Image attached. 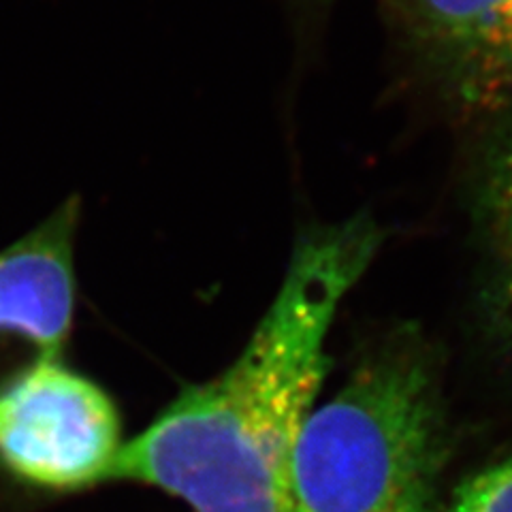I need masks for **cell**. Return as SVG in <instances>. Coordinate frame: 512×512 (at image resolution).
I'll use <instances>...</instances> for the list:
<instances>
[{
	"label": "cell",
	"mask_w": 512,
	"mask_h": 512,
	"mask_svg": "<svg viewBox=\"0 0 512 512\" xmlns=\"http://www.w3.org/2000/svg\"><path fill=\"white\" fill-rule=\"evenodd\" d=\"M451 512H512V459L472 478Z\"/></svg>",
	"instance_id": "obj_7"
},
{
	"label": "cell",
	"mask_w": 512,
	"mask_h": 512,
	"mask_svg": "<svg viewBox=\"0 0 512 512\" xmlns=\"http://www.w3.org/2000/svg\"><path fill=\"white\" fill-rule=\"evenodd\" d=\"M474 220L512 306V114L493 124L478 146L470 173Z\"/></svg>",
	"instance_id": "obj_6"
},
{
	"label": "cell",
	"mask_w": 512,
	"mask_h": 512,
	"mask_svg": "<svg viewBox=\"0 0 512 512\" xmlns=\"http://www.w3.org/2000/svg\"><path fill=\"white\" fill-rule=\"evenodd\" d=\"M122 444L109 395L62 361L0 397V463L30 485L75 491L111 480Z\"/></svg>",
	"instance_id": "obj_3"
},
{
	"label": "cell",
	"mask_w": 512,
	"mask_h": 512,
	"mask_svg": "<svg viewBox=\"0 0 512 512\" xmlns=\"http://www.w3.org/2000/svg\"><path fill=\"white\" fill-rule=\"evenodd\" d=\"M382 239L370 212L303 233L239 357L124 442L111 480L156 487L192 512H286L288 468L325 374L327 335Z\"/></svg>",
	"instance_id": "obj_1"
},
{
	"label": "cell",
	"mask_w": 512,
	"mask_h": 512,
	"mask_svg": "<svg viewBox=\"0 0 512 512\" xmlns=\"http://www.w3.org/2000/svg\"><path fill=\"white\" fill-rule=\"evenodd\" d=\"M79 199L64 201L0 252V397L39 367L62 361L75 310Z\"/></svg>",
	"instance_id": "obj_5"
},
{
	"label": "cell",
	"mask_w": 512,
	"mask_h": 512,
	"mask_svg": "<svg viewBox=\"0 0 512 512\" xmlns=\"http://www.w3.org/2000/svg\"><path fill=\"white\" fill-rule=\"evenodd\" d=\"M436 408L419 365H365L303 423L286 512H434Z\"/></svg>",
	"instance_id": "obj_2"
},
{
	"label": "cell",
	"mask_w": 512,
	"mask_h": 512,
	"mask_svg": "<svg viewBox=\"0 0 512 512\" xmlns=\"http://www.w3.org/2000/svg\"><path fill=\"white\" fill-rule=\"evenodd\" d=\"M399 39L446 103L498 114L512 101V0H384Z\"/></svg>",
	"instance_id": "obj_4"
}]
</instances>
